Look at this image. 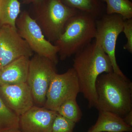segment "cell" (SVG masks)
Listing matches in <instances>:
<instances>
[{
	"label": "cell",
	"instance_id": "6da1fadb",
	"mask_svg": "<svg viewBox=\"0 0 132 132\" xmlns=\"http://www.w3.org/2000/svg\"><path fill=\"white\" fill-rule=\"evenodd\" d=\"M75 55L72 68L77 76L80 92L88 102L89 108H95L96 80L102 74L113 71L111 60L95 39Z\"/></svg>",
	"mask_w": 132,
	"mask_h": 132
},
{
	"label": "cell",
	"instance_id": "7a4b0ae2",
	"mask_svg": "<svg viewBox=\"0 0 132 132\" xmlns=\"http://www.w3.org/2000/svg\"><path fill=\"white\" fill-rule=\"evenodd\" d=\"M97 96L95 108L123 118L132 110V83L127 77L113 71L102 74L95 83Z\"/></svg>",
	"mask_w": 132,
	"mask_h": 132
},
{
	"label": "cell",
	"instance_id": "3957f363",
	"mask_svg": "<svg viewBox=\"0 0 132 132\" xmlns=\"http://www.w3.org/2000/svg\"><path fill=\"white\" fill-rule=\"evenodd\" d=\"M97 20L91 15L80 11L69 19L63 32L54 43L59 47L58 55L61 60L75 54L94 39Z\"/></svg>",
	"mask_w": 132,
	"mask_h": 132
},
{
	"label": "cell",
	"instance_id": "277c9868",
	"mask_svg": "<svg viewBox=\"0 0 132 132\" xmlns=\"http://www.w3.org/2000/svg\"><path fill=\"white\" fill-rule=\"evenodd\" d=\"M32 16L48 40L54 43L63 32L69 19L79 10L71 7L64 0H42L32 5Z\"/></svg>",
	"mask_w": 132,
	"mask_h": 132
},
{
	"label": "cell",
	"instance_id": "5b68a950",
	"mask_svg": "<svg viewBox=\"0 0 132 132\" xmlns=\"http://www.w3.org/2000/svg\"><path fill=\"white\" fill-rule=\"evenodd\" d=\"M15 26L18 33L34 53L48 58L57 65L59 47L45 38L40 28L28 12L20 13Z\"/></svg>",
	"mask_w": 132,
	"mask_h": 132
},
{
	"label": "cell",
	"instance_id": "8992f818",
	"mask_svg": "<svg viewBox=\"0 0 132 132\" xmlns=\"http://www.w3.org/2000/svg\"><path fill=\"white\" fill-rule=\"evenodd\" d=\"M56 65L50 59L36 54L30 59L26 82L37 106L45 105L50 82L57 73Z\"/></svg>",
	"mask_w": 132,
	"mask_h": 132
},
{
	"label": "cell",
	"instance_id": "52a82bcc",
	"mask_svg": "<svg viewBox=\"0 0 132 132\" xmlns=\"http://www.w3.org/2000/svg\"><path fill=\"white\" fill-rule=\"evenodd\" d=\"M124 21L120 15L106 14L97 20L94 39L109 57L113 72L125 77L126 76L120 68L116 57L117 39L120 33L123 32Z\"/></svg>",
	"mask_w": 132,
	"mask_h": 132
},
{
	"label": "cell",
	"instance_id": "ba28073f",
	"mask_svg": "<svg viewBox=\"0 0 132 132\" xmlns=\"http://www.w3.org/2000/svg\"><path fill=\"white\" fill-rule=\"evenodd\" d=\"M80 92L78 78L73 68L64 73L59 74L57 73L50 82L43 107L57 112L64 102L76 98Z\"/></svg>",
	"mask_w": 132,
	"mask_h": 132
},
{
	"label": "cell",
	"instance_id": "9c48e42d",
	"mask_svg": "<svg viewBox=\"0 0 132 132\" xmlns=\"http://www.w3.org/2000/svg\"><path fill=\"white\" fill-rule=\"evenodd\" d=\"M34 53L16 28L9 25L1 26L0 29V64L1 69L23 56L29 57Z\"/></svg>",
	"mask_w": 132,
	"mask_h": 132
},
{
	"label": "cell",
	"instance_id": "30bf717a",
	"mask_svg": "<svg viewBox=\"0 0 132 132\" xmlns=\"http://www.w3.org/2000/svg\"><path fill=\"white\" fill-rule=\"evenodd\" d=\"M0 93L7 106L19 117L34 105L32 95L27 82L0 86Z\"/></svg>",
	"mask_w": 132,
	"mask_h": 132
},
{
	"label": "cell",
	"instance_id": "8fae6325",
	"mask_svg": "<svg viewBox=\"0 0 132 132\" xmlns=\"http://www.w3.org/2000/svg\"><path fill=\"white\" fill-rule=\"evenodd\" d=\"M57 114L44 107L34 105L20 116V128L22 132H52Z\"/></svg>",
	"mask_w": 132,
	"mask_h": 132
},
{
	"label": "cell",
	"instance_id": "7c38bea8",
	"mask_svg": "<svg viewBox=\"0 0 132 132\" xmlns=\"http://www.w3.org/2000/svg\"><path fill=\"white\" fill-rule=\"evenodd\" d=\"M30 58L20 57L2 68L0 73V86L26 82Z\"/></svg>",
	"mask_w": 132,
	"mask_h": 132
},
{
	"label": "cell",
	"instance_id": "4fadbf2b",
	"mask_svg": "<svg viewBox=\"0 0 132 132\" xmlns=\"http://www.w3.org/2000/svg\"><path fill=\"white\" fill-rule=\"evenodd\" d=\"M89 130L93 132H132V127L127 125L119 116L111 112L99 111L97 122Z\"/></svg>",
	"mask_w": 132,
	"mask_h": 132
},
{
	"label": "cell",
	"instance_id": "5bb4252c",
	"mask_svg": "<svg viewBox=\"0 0 132 132\" xmlns=\"http://www.w3.org/2000/svg\"><path fill=\"white\" fill-rule=\"evenodd\" d=\"M69 6L86 12L97 20L106 14V5L102 0H64Z\"/></svg>",
	"mask_w": 132,
	"mask_h": 132
},
{
	"label": "cell",
	"instance_id": "9a60e30c",
	"mask_svg": "<svg viewBox=\"0 0 132 132\" xmlns=\"http://www.w3.org/2000/svg\"><path fill=\"white\" fill-rule=\"evenodd\" d=\"M21 12L19 0H0V25L16 28L15 23Z\"/></svg>",
	"mask_w": 132,
	"mask_h": 132
},
{
	"label": "cell",
	"instance_id": "2e32d148",
	"mask_svg": "<svg viewBox=\"0 0 132 132\" xmlns=\"http://www.w3.org/2000/svg\"><path fill=\"white\" fill-rule=\"evenodd\" d=\"M20 129V117L7 106L0 97V132Z\"/></svg>",
	"mask_w": 132,
	"mask_h": 132
},
{
	"label": "cell",
	"instance_id": "e0dca14e",
	"mask_svg": "<svg viewBox=\"0 0 132 132\" xmlns=\"http://www.w3.org/2000/svg\"><path fill=\"white\" fill-rule=\"evenodd\" d=\"M106 5V14H118L124 20L132 19V2L131 0H102Z\"/></svg>",
	"mask_w": 132,
	"mask_h": 132
},
{
	"label": "cell",
	"instance_id": "ac0fdd59",
	"mask_svg": "<svg viewBox=\"0 0 132 132\" xmlns=\"http://www.w3.org/2000/svg\"><path fill=\"white\" fill-rule=\"evenodd\" d=\"M57 113L76 123L80 120L82 113L76 98L70 99L64 102L58 109Z\"/></svg>",
	"mask_w": 132,
	"mask_h": 132
},
{
	"label": "cell",
	"instance_id": "d6986e66",
	"mask_svg": "<svg viewBox=\"0 0 132 132\" xmlns=\"http://www.w3.org/2000/svg\"><path fill=\"white\" fill-rule=\"evenodd\" d=\"M76 123L57 114L52 128V132H73Z\"/></svg>",
	"mask_w": 132,
	"mask_h": 132
},
{
	"label": "cell",
	"instance_id": "ffe728a7",
	"mask_svg": "<svg viewBox=\"0 0 132 132\" xmlns=\"http://www.w3.org/2000/svg\"><path fill=\"white\" fill-rule=\"evenodd\" d=\"M123 32L127 39V42L123 48L132 53V19L125 20Z\"/></svg>",
	"mask_w": 132,
	"mask_h": 132
},
{
	"label": "cell",
	"instance_id": "44dd1931",
	"mask_svg": "<svg viewBox=\"0 0 132 132\" xmlns=\"http://www.w3.org/2000/svg\"><path fill=\"white\" fill-rule=\"evenodd\" d=\"M123 118L125 123L128 126L132 127V110Z\"/></svg>",
	"mask_w": 132,
	"mask_h": 132
},
{
	"label": "cell",
	"instance_id": "7402d4cb",
	"mask_svg": "<svg viewBox=\"0 0 132 132\" xmlns=\"http://www.w3.org/2000/svg\"><path fill=\"white\" fill-rule=\"evenodd\" d=\"M24 3L27 4H31L32 5H35L39 3L42 0H22Z\"/></svg>",
	"mask_w": 132,
	"mask_h": 132
},
{
	"label": "cell",
	"instance_id": "603a6c76",
	"mask_svg": "<svg viewBox=\"0 0 132 132\" xmlns=\"http://www.w3.org/2000/svg\"><path fill=\"white\" fill-rule=\"evenodd\" d=\"M3 132H22V131L19 130V129H13L5 131Z\"/></svg>",
	"mask_w": 132,
	"mask_h": 132
},
{
	"label": "cell",
	"instance_id": "cb8c5ba5",
	"mask_svg": "<svg viewBox=\"0 0 132 132\" xmlns=\"http://www.w3.org/2000/svg\"><path fill=\"white\" fill-rule=\"evenodd\" d=\"M1 64H0V73H1Z\"/></svg>",
	"mask_w": 132,
	"mask_h": 132
},
{
	"label": "cell",
	"instance_id": "d4e9b609",
	"mask_svg": "<svg viewBox=\"0 0 132 132\" xmlns=\"http://www.w3.org/2000/svg\"><path fill=\"white\" fill-rule=\"evenodd\" d=\"M88 132H93L91 131H90V130H89V131H88Z\"/></svg>",
	"mask_w": 132,
	"mask_h": 132
},
{
	"label": "cell",
	"instance_id": "484cf974",
	"mask_svg": "<svg viewBox=\"0 0 132 132\" xmlns=\"http://www.w3.org/2000/svg\"><path fill=\"white\" fill-rule=\"evenodd\" d=\"M1 25H0V29H1Z\"/></svg>",
	"mask_w": 132,
	"mask_h": 132
},
{
	"label": "cell",
	"instance_id": "4316f807",
	"mask_svg": "<svg viewBox=\"0 0 132 132\" xmlns=\"http://www.w3.org/2000/svg\"><path fill=\"white\" fill-rule=\"evenodd\" d=\"M131 1H132V0H131Z\"/></svg>",
	"mask_w": 132,
	"mask_h": 132
}]
</instances>
